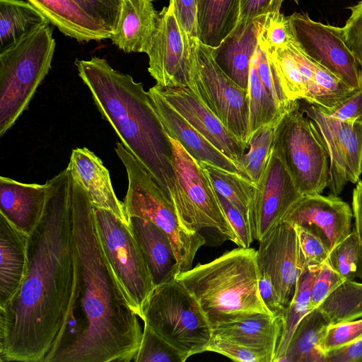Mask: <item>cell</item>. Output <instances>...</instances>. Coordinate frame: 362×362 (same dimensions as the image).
Here are the masks:
<instances>
[{
  "mask_svg": "<svg viewBox=\"0 0 362 362\" xmlns=\"http://www.w3.org/2000/svg\"><path fill=\"white\" fill-rule=\"evenodd\" d=\"M317 308L329 326L362 318V283L344 280Z\"/></svg>",
  "mask_w": 362,
  "mask_h": 362,
  "instance_id": "obj_34",
  "label": "cell"
},
{
  "mask_svg": "<svg viewBox=\"0 0 362 362\" xmlns=\"http://www.w3.org/2000/svg\"><path fill=\"white\" fill-rule=\"evenodd\" d=\"M264 16L252 21L243 32L231 34L218 47L211 48L217 64L244 89L248 88L250 61L258 46Z\"/></svg>",
  "mask_w": 362,
  "mask_h": 362,
  "instance_id": "obj_27",
  "label": "cell"
},
{
  "mask_svg": "<svg viewBox=\"0 0 362 362\" xmlns=\"http://www.w3.org/2000/svg\"><path fill=\"white\" fill-rule=\"evenodd\" d=\"M49 20L30 2L0 0L1 50Z\"/></svg>",
  "mask_w": 362,
  "mask_h": 362,
  "instance_id": "obj_31",
  "label": "cell"
},
{
  "mask_svg": "<svg viewBox=\"0 0 362 362\" xmlns=\"http://www.w3.org/2000/svg\"><path fill=\"white\" fill-rule=\"evenodd\" d=\"M115 152L128 177L127 192L123 202L127 218L140 217L160 228L171 242L179 272L190 269L198 250L206 244L205 238L199 231L191 230L183 225L172 202L121 142L116 143Z\"/></svg>",
  "mask_w": 362,
  "mask_h": 362,
  "instance_id": "obj_6",
  "label": "cell"
},
{
  "mask_svg": "<svg viewBox=\"0 0 362 362\" xmlns=\"http://www.w3.org/2000/svg\"><path fill=\"white\" fill-rule=\"evenodd\" d=\"M45 23L0 52V136L28 108L47 75L56 47L53 30Z\"/></svg>",
  "mask_w": 362,
  "mask_h": 362,
  "instance_id": "obj_5",
  "label": "cell"
},
{
  "mask_svg": "<svg viewBox=\"0 0 362 362\" xmlns=\"http://www.w3.org/2000/svg\"><path fill=\"white\" fill-rule=\"evenodd\" d=\"M141 320L189 356L206 351L213 336L212 325L198 301L175 280L156 286Z\"/></svg>",
  "mask_w": 362,
  "mask_h": 362,
  "instance_id": "obj_8",
  "label": "cell"
},
{
  "mask_svg": "<svg viewBox=\"0 0 362 362\" xmlns=\"http://www.w3.org/2000/svg\"><path fill=\"white\" fill-rule=\"evenodd\" d=\"M257 251L239 247L180 272L175 280L198 301L211 325L257 314L273 315L259 291Z\"/></svg>",
  "mask_w": 362,
  "mask_h": 362,
  "instance_id": "obj_4",
  "label": "cell"
},
{
  "mask_svg": "<svg viewBox=\"0 0 362 362\" xmlns=\"http://www.w3.org/2000/svg\"><path fill=\"white\" fill-rule=\"evenodd\" d=\"M71 177V176H70ZM75 285L65 330L51 362H130L143 332L97 235L93 206L71 177Z\"/></svg>",
  "mask_w": 362,
  "mask_h": 362,
  "instance_id": "obj_2",
  "label": "cell"
},
{
  "mask_svg": "<svg viewBox=\"0 0 362 362\" xmlns=\"http://www.w3.org/2000/svg\"><path fill=\"white\" fill-rule=\"evenodd\" d=\"M259 242L257 259L259 270L269 276L282 305L286 308L293 298L298 279L306 268L296 228L281 221Z\"/></svg>",
  "mask_w": 362,
  "mask_h": 362,
  "instance_id": "obj_14",
  "label": "cell"
},
{
  "mask_svg": "<svg viewBox=\"0 0 362 362\" xmlns=\"http://www.w3.org/2000/svg\"><path fill=\"white\" fill-rule=\"evenodd\" d=\"M74 64L102 117L175 206L177 193L171 143L142 83L99 57L76 59Z\"/></svg>",
  "mask_w": 362,
  "mask_h": 362,
  "instance_id": "obj_3",
  "label": "cell"
},
{
  "mask_svg": "<svg viewBox=\"0 0 362 362\" xmlns=\"http://www.w3.org/2000/svg\"><path fill=\"white\" fill-rule=\"evenodd\" d=\"M48 185L25 184L0 177V214L30 235L41 220L47 198Z\"/></svg>",
  "mask_w": 362,
  "mask_h": 362,
  "instance_id": "obj_22",
  "label": "cell"
},
{
  "mask_svg": "<svg viewBox=\"0 0 362 362\" xmlns=\"http://www.w3.org/2000/svg\"><path fill=\"white\" fill-rule=\"evenodd\" d=\"M320 267L305 268L298 279L293 298L283 313L282 330L274 362H278L284 355L297 326L313 310L310 303L311 288Z\"/></svg>",
  "mask_w": 362,
  "mask_h": 362,
  "instance_id": "obj_33",
  "label": "cell"
},
{
  "mask_svg": "<svg viewBox=\"0 0 362 362\" xmlns=\"http://www.w3.org/2000/svg\"><path fill=\"white\" fill-rule=\"evenodd\" d=\"M294 37L303 52L350 88H362V68L346 45L342 28L312 20L307 13L288 16Z\"/></svg>",
  "mask_w": 362,
  "mask_h": 362,
  "instance_id": "obj_12",
  "label": "cell"
},
{
  "mask_svg": "<svg viewBox=\"0 0 362 362\" xmlns=\"http://www.w3.org/2000/svg\"><path fill=\"white\" fill-rule=\"evenodd\" d=\"M352 211L354 223L352 230L362 247V180H359L352 194Z\"/></svg>",
  "mask_w": 362,
  "mask_h": 362,
  "instance_id": "obj_53",
  "label": "cell"
},
{
  "mask_svg": "<svg viewBox=\"0 0 362 362\" xmlns=\"http://www.w3.org/2000/svg\"><path fill=\"white\" fill-rule=\"evenodd\" d=\"M303 112L313 121L327 151V187L330 194L339 196L347 182L356 184L362 173V118L335 124L314 105Z\"/></svg>",
  "mask_w": 362,
  "mask_h": 362,
  "instance_id": "obj_13",
  "label": "cell"
},
{
  "mask_svg": "<svg viewBox=\"0 0 362 362\" xmlns=\"http://www.w3.org/2000/svg\"><path fill=\"white\" fill-rule=\"evenodd\" d=\"M199 163L206 171L215 191L231 202L251 227L250 215L256 184L238 173L230 172L209 163Z\"/></svg>",
  "mask_w": 362,
  "mask_h": 362,
  "instance_id": "obj_32",
  "label": "cell"
},
{
  "mask_svg": "<svg viewBox=\"0 0 362 362\" xmlns=\"http://www.w3.org/2000/svg\"><path fill=\"white\" fill-rule=\"evenodd\" d=\"M148 92L152 105L169 136L179 141L198 161L240 173L233 160L211 144L176 111L160 93L156 85Z\"/></svg>",
  "mask_w": 362,
  "mask_h": 362,
  "instance_id": "obj_20",
  "label": "cell"
},
{
  "mask_svg": "<svg viewBox=\"0 0 362 362\" xmlns=\"http://www.w3.org/2000/svg\"><path fill=\"white\" fill-rule=\"evenodd\" d=\"M148 71L163 87H188L190 45L182 34L170 5L158 13L156 29L146 52Z\"/></svg>",
  "mask_w": 362,
  "mask_h": 362,
  "instance_id": "obj_15",
  "label": "cell"
},
{
  "mask_svg": "<svg viewBox=\"0 0 362 362\" xmlns=\"http://www.w3.org/2000/svg\"><path fill=\"white\" fill-rule=\"evenodd\" d=\"M329 327L317 308L310 311L297 326L286 353L278 362H325L322 343Z\"/></svg>",
  "mask_w": 362,
  "mask_h": 362,
  "instance_id": "obj_30",
  "label": "cell"
},
{
  "mask_svg": "<svg viewBox=\"0 0 362 362\" xmlns=\"http://www.w3.org/2000/svg\"><path fill=\"white\" fill-rule=\"evenodd\" d=\"M284 1V0H272L267 13L280 12V9H281V5H282ZM293 1L296 4H298L299 0H293Z\"/></svg>",
  "mask_w": 362,
  "mask_h": 362,
  "instance_id": "obj_54",
  "label": "cell"
},
{
  "mask_svg": "<svg viewBox=\"0 0 362 362\" xmlns=\"http://www.w3.org/2000/svg\"><path fill=\"white\" fill-rule=\"evenodd\" d=\"M181 31L189 45L198 38V0H170Z\"/></svg>",
  "mask_w": 362,
  "mask_h": 362,
  "instance_id": "obj_45",
  "label": "cell"
},
{
  "mask_svg": "<svg viewBox=\"0 0 362 362\" xmlns=\"http://www.w3.org/2000/svg\"><path fill=\"white\" fill-rule=\"evenodd\" d=\"M47 183L42 217L29 235L24 279L0 308V362H50L69 315L75 267L67 169Z\"/></svg>",
  "mask_w": 362,
  "mask_h": 362,
  "instance_id": "obj_1",
  "label": "cell"
},
{
  "mask_svg": "<svg viewBox=\"0 0 362 362\" xmlns=\"http://www.w3.org/2000/svg\"><path fill=\"white\" fill-rule=\"evenodd\" d=\"M272 0H240V16L232 34H238L254 20L266 15Z\"/></svg>",
  "mask_w": 362,
  "mask_h": 362,
  "instance_id": "obj_50",
  "label": "cell"
},
{
  "mask_svg": "<svg viewBox=\"0 0 362 362\" xmlns=\"http://www.w3.org/2000/svg\"><path fill=\"white\" fill-rule=\"evenodd\" d=\"M190 90L248 149L250 139L247 89L234 82L199 40L190 45Z\"/></svg>",
  "mask_w": 362,
  "mask_h": 362,
  "instance_id": "obj_9",
  "label": "cell"
},
{
  "mask_svg": "<svg viewBox=\"0 0 362 362\" xmlns=\"http://www.w3.org/2000/svg\"><path fill=\"white\" fill-rule=\"evenodd\" d=\"M283 316L257 314L212 326L213 336L245 346L274 362L281 337Z\"/></svg>",
  "mask_w": 362,
  "mask_h": 362,
  "instance_id": "obj_23",
  "label": "cell"
},
{
  "mask_svg": "<svg viewBox=\"0 0 362 362\" xmlns=\"http://www.w3.org/2000/svg\"><path fill=\"white\" fill-rule=\"evenodd\" d=\"M344 279L326 261L319 268L313 280L310 303L312 309L317 308L320 304L339 286Z\"/></svg>",
  "mask_w": 362,
  "mask_h": 362,
  "instance_id": "obj_43",
  "label": "cell"
},
{
  "mask_svg": "<svg viewBox=\"0 0 362 362\" xmlns=\"http://www.w3.org/2000/svg\"><path fill=\"white\" fill-rule=\"evenodd\" d=\"M322 113L327 119L335 124L349 119L362 118V88L340 103L332 112Z\"/></svg>",
  "mask_w": 362,
  "mask_h": 362,
  "instance_id": "obj_49",
  "label": "cell"
},
{
  "mask_svg": "<svg viewBox=\"0 0 362 362\" xmlns=\"http://www.w3.org/2000/svg\"><path fill=\"white\" fill-rule=\"evenodd\" d=\"M349 8L351 13L342 28L344 38L362 68V0Z\"/></svg>",
  "mask_w": 362,
  "mask_h": 362,
  "instance_id": "obj_47",
  "label": "cell"
},
{
  "mask_svg": "<svg viewBox=\"0 0 362 362\" xmlns=\"http://www.w3.org/2000/svg\"><path fill=\"white\" fill-rule=\"evenodd\" d=\"M156 86L168 103L225 156L235 162L245 154L247 147L224 127L189 87Z\"/></svg>",
  "mask_w": 362,
  "mask_h": 362,
  "instance_id": "obj_18",
  "label": "cell"
},
{
  "mask_svg": "<svg viewBox=\"0 0 362 362\" xmlns=\"http://www.w3.org/2000/svg\"><path fill=\"white\" fill-rule=\"evenodd\" d=\"M66 169L71 178L86 189L94 207L108 210L129 223L124 204L113 189L109 171L93 151L86 147L73 149Z\"/></svg>",
  "mask_w": 362,
  "mask_h": 362,
  "instance_id": "obj_21",
  "label": "cell"
},
{
  "mask_svg": "<svg viewBox=\"0 0 362 362\" xmlns=\"http://www.w3.org/2000/svg\"><path fill=\"white\" fill-rule=\"evenodd\" d=\"M28 240V235L0 214V308L9 302L23 282Z\"/></svg>",
  "mask_w": 362,
  "mask_h": 362,
  "instance_id": "obj_26",
  "label": "cell"
},
{
  "mask_svg": "<svg viewBox=\"0 0 362 362\" xmlns=\"http://www.w3.org/2000/svg\"><path fill=\"white\" fill-rule=\"evenodd\" d=\"M189 356L156 334L144 323L142 341L134 362H184Z\"/></svg>",
  "mask_w": 362,
  "mask_h": 362,
  "instance_id": "obj_38",
  "label": "cell"
},
{
  "mask_svg": "<svg viewBox=\"0 0 362 362\" xmlns=\"http://www.w3.org/2000/svg\"><path fill=\"white\" fill-rule=\"evenodd\" d=\"M303 197L284 164L272 150L267 165L256 184L250 221L254 240L260 241L283 221Z\"/></svg>",
  "mask_w": 362,
  "mask_h": 362,
  "instance_id": "obj_16",
  "label": "cell"
},
{
  "mask_svg": "<svg viewBox=\"0 0 362 362\" xmlns=\"http://www.w3.org/2000/svg\"><path fill=\"white\" fill-rule=\"evenodd\" d=\"M206 351L222 354L235 361L267 362L264 357L245 346L214 336L206 347Z\"/></svg>",
  "mask_w": 362,
  "mask_h": 362,
  "instance_id": "obj_46",
  "label": "cell"
},
{
  "mask_svg": "<svg viewBox=\"0 0 362 362\" xmlns=\"http://www.w3.org/2000/svg\"><path fill=\"white\" fill-rule=\"evenodd\" d=\"M64 35L79 42L100 41L112 34L98 24L74 0H28Z\"/></svg>",
  "mask_w": 362,
  "mask_h": 362,
  "instance_id": "obj_28",
  "label": "cell"
},
{
  "mask_svg": "<svg viewBox=\"0 0 362 362\" xmlns=\"http://www.w3.org/2000/svg\"><path fill=\"white\" fill-rule=\"evenodd\" d=\"M362 337V318L329 326L322 346L327 352L346 346Z\"/></svg>",
  "mask_w": 362,
  "mask_h": 362,
  "instance_id": "obj_44",
  "label": "cell"
},
{
  "mask_svg": "<svg viewBox=\"0 0 362 362\" xmlns=\"http://www.w3.org/2000/svg\"><path fill=\"white\" fill-rule=\"evenodd\" d=\"M262 47L267 54L287 99L291 101L304 100L319 108L320 96L315 79L317 62L303 52L296 39L281 47Z\"/></svg>",
  "mask_w": 362,
  "mask_h": 362,
  "instance_id": "obj_19",
  "label": "cell"
},
{
  "mask_svg": "<svg viewBox=\"0 0 362 362\" xmlns=\"http://www.w3.org/2000/svg\"><path fill=\"white\" fill-rule=\"evenodd\" d=\"M325 362H362V337L327 353Z\"/></svg>",
  "mask_w": 362,
  "mask_h": 362,
  "instance_id": "obj_52",
  "label": "cell"
},
{
  "mask_svg": "<svg viewBox=\"0 0 362 362\" xmlns=\"http://www.w3.org/2000/svg\"><path fill=\"white\" fill-rule=\"evenodd\" d=\"M295 40L288 16L281 12L267 13L264 18L259 43L265 48L285 46Z\"/></svg>",
  "mask_w": 362,
  "mask_h": 362,
  "instance_id": "obj_39",
  "label": "cell"
},
{
  "mask_svg": "<svg viewBox=\"0 0 362 362\" xmlns=\"http://www.w3.org/2000/svg\"><path fill=\"white\" fill-rule=\"evenodd\" d=\"M240 0H198V38L216 48L234 31L238 23Z\"/></svg>",
  "mask_w": 362,
  "mask_h": 362,
  "instance_id": "obj_29",
  "label": "cell"
},
{
  "mask_svg": "<svg viewBox=\"0 0 362 362\" xmlns=\"http://www.w3.org/2000/svg\"><path fill=\"white\" fill-rule=\"evenodd\" d=\"M305 267H319L325 263L329 250L325 242L310 229L295 226Z\"/></svg>",
  "mask_w": 362,
  "mask_h": 362,
  "instance_id": "obj_42",
  "label": "cell"
},
{
  "mask_svg": "<svg viewBox=\"0 0 362 362\" xmlns=\"http://www.w3.org/2000/svg\"><path fill=\"white\" fill-rule=\"evenodd\" d=\"M352 209L339 196H303L283 221L307 228L317 234L329 251L351 232Z\"/></svg>",
  "mask_w": 362,
  "mask_h": 362,
  "instance_id": "obj_17",
  "label": "cell"
},
{
  "mask_svg": "<svg viewBox=\"0 0 362 362\" xmlns=\"http://www.w3.org/2000/svg\"><path fill=\"white\" fill-rule=\"evenodd\" d=\"M277 121L264 125L255 132L251 135L247 152L234 162L239 173L255 184L259 180L272 151Z\"/></svg>",
  "mask_w": 362,
  "mask_h": 362,
  "instance_id": "obj_36",
  "label": "cell"
},
{
  "mask_svg": "<svg viewBox=\"0 0 362 362\" xmlns=\"http://www.w3.org/2000/svg\"><path fill=\"white\" fill-rule=\"evenodd\" d=\"M158 13L153 0H122L112 43L127 53H146L156 29Z\"/></svg>",
  "mask_w": 362,
  "mask_h": 362,
  "instance_id": "obj_24",
  "label": "cell"
},
{
  "mask_svg": "<svg viewBox=\"0 0 362 362\" xmlns=\"http://www.w3.org/2000/svg\"><path fill=\"white\" fill-rule=\"evenodd\" d=\"M216 194L221 206L237 237V245L239 247H250L254 238L251 227L246 218L226 197L217 192Z\"/></svg>",
  "mask_w": 362,
  "mask_h": 362,
  "instance_id": "obj_48",
  "label": "cell"
},
{
  "mask_svg": "<svg viewBox=\"0 0 362 362\" xmlns=\"http://www.w3.org/2000/svg\"><path fill=\"white\" fill-rule=\"evenodd\" d=\"M169 139L177 193L175 207L180 221L191 230L214 229L237 245L235 233L206 171L179 141Z\"/></svg>",
  "mask_w": 362,
  "mask_h": 362,
  "instance_id": "obj_11",
  "label": "cell"
},
{
  "mask_svg": "<svg viewBox=\"0 0 362 362\" xmlns=\"http://www.w3.org/2000/svg\"><path fill=\"white\" fill-rule=\"evenodd\" d=\"M98 24L112 34L119 16L122 0H74Z\"/></svg>",
  "mask_w": 362,
  "mask_h": 362,
  "instance_id": "obj_41",
  "label": "cell"
},
{
  "mask_svg": "<svg viewBox=\"0 0 362 362\" xmlns=\"http://www.w3.org/2000/svg\"><path fill=\"white\" fill-rule=\"evenodd\" d=\"M97 235L104 255L130 307L141 319L156 288L129 223L108 210L93 206Z\"/></svg>",
  "mask_w": 362,
  "mask_h": 362,
  "instance_id": "obj_10",
  "label": "cell"
},
{
  "mask_svg": "<svg viewBox=\"0 0 362 362\" xmlns=\"http://www.w3.org/2000/svg\"><path fill=\"white\" fill-rule=\"evenodd\" d=\"M253 57L256 62L259 76L263 83L280 110L285 112L290 108L294 101L288 100L284 95L267 54L259 42Z\"/></svg>",
  "mask_w": 362,
  "mask_h": 362,
  "instance_id": "obj_40",
  "label": "cell"
},
{
  "mask_svg": "<svg viewBox=\"0 0 362 362\" xmlns=\"http://www.w3.org/2000/svg\"><path fill=\"white\" fill-rule=\"evenodd\" d=\"M128 222L156 286L175 280L180 273L168 235L153 222L137 216Z\"/></svg>",
  "mask_w": 362,
  "mask_h": 362,
  "instance_id": "obj_25",
  "label": "cell"
},
{
  "mask_svg": "<svg viewBox=\"0 0 362 362\" xmlns=\"http://www.w3.org/2000/svg\"><path fill=\"white\" fill-rule=\"evenodd\" d=\"M298 100L278 119L272 150L303 196L322 194L329 182L327 151Z\"/></svg>",
  "mask_w": 362,
  "mask_h": 362,
  "instance_id": "obj_7",
  "label": "cell"
},
{
  "mask_svg": "<svg viewBox=\"0 0 362 362\" xmlns=\"http://www.w3.org/2000/svg\"><path fill=\"white\" fill-rule=\"evenodd\" d=\"M247 91L251 137L258 129L277 121L284 113L274 102L260 78L253 56L250 64Z\"/></svg>",
  "mask_w": 362,
  "mask_h": 362,
  "instance_id": "obj_35",
  "label": "cell"
},
{
  "mask_svg": "<svg viewBox=\"0 0 362 362\" xmlns=\"http://www.w3.org/2000/svg\"><path fill=\"white\" fill-rule=\"evenodd\" d=\"M327 262L344 280L362 281V247L353 230L330 250Z\"/></svg>",
  "mask_w": 362,
  "mask_h": 362,
  "instance_id": "obj_37",
  "label": "cell"
},
{
  "mask_svg": "<svg viewBox=\"0 0 362 362\" xmlns=\"http://www.w3.org/2000/svg\"><path fill=\"white\" fill-rule=\"evenodd\" d=\"M259 291L264 303L272 314L275 316H283L285 308L282 305L269 276L261 272L259 279Z\"/></svg>",
  "mask_w": 362,
  "mask_h": 362,
  "instance_id": "obj_51",
  "label": "cell"
}]
</instances>
